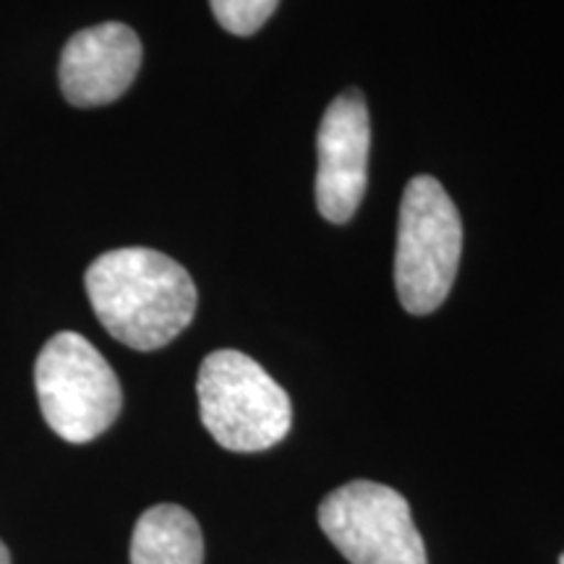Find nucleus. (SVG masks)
Returning <instances> with one entry per match:
<instances>
[{
    "instance_id": "nucleus-10",
    "label": "nucleus",
    "mask_w": 564,
    "mask_h": 564,
    "mask_svg": "<svg viewBox=\"0 0 564 564\" xmlns=\"http://www.w3.org/2000/svg\"><path fill=\"white\" fill-rule=\"evenodd\" d=\"M0 564H11V554H9V549H6L3 541H0Z\"/></svg>"
},
{
    "instance_id": "nucleus-11",
    "label": "nucleus",
    "mask_w": 564,
    "mask_h": 564,
    "mask_svg": "<svg viewBox=\"0 0 564 564\" xmlns=\"http://www.w3.org/2000/svg\"><path fill=\"white\" fill-rule=\"evenodd\" d=\"M560 564H564V554H562V556H560Z\"/></svg>"
},
{
    "instance_id": "nucleus-6",
    "label": "nucleus",
    "mask_w": 564,
    "mask_h": 564,
    "mask_svg": "<svg viewBox=\"0 0 564 564\" xmlns=\"http://www.w3.org/2000/svg\"><path fill=\"white\" fill-rule=\"evenodd\" d=\"M371 123L361 91H345L329 102L316 133V209L343 225L361 207L369 171Z\"/></svg>"
},
{
    "instance_id": "nucleus-9",
    "label": "nucleus",
    "mask_w": 564,
    "mask_h": 564,
    "mask_svg": "<svg viewBox=\"0 0 564 564\" xmlns=\"http://www.w3.org/2000/svg\"><path fill=\"white\" fill-rule=\"evenodd\" d=\"M280 0H209L212 13L225 32L249 37L267 24Z\"/></svg>"
},
{
    "instance_id": "nucleus-3",
    "label": "nucleus",
    "mask_w": 564,
    "mask_h": 564,
    "mask_svg": "<svg viewBox=\"0 0 564 564\" xmlns=\"http://www.w3.org/2000/svg\"><path fill=\"white\" fill-rule=\"evenodd\" d=\"M463 223L432 175H415L400 202L394 288L405 312L432 314L447 301L460 267Z\"/></svg>"
},
{
    "instance_id": "nucleus-1",
    "label": "nucleus",
    "mask_w": 564,
    "mask_h": 564,
    "mask_svg": "<svg viewBox=\"0 0 564 564\" xmlns=\"http://www.w3.org/2000/svg\"><path fill=\"white\" fill-rule=\"evenodd\" d=\"M84 288L102 327L133 350L165 348L196 314L192 274L175 259L141 246L97 257Z\"/></svg>"
},
{
    "instance_id": "nucleus-7",
    "label": "nucleus",
    "mask_w": 564,
    "mask_h": 564,
    "mask_svg": "<svg viewBox=\"0 0 564 564\" xmlns=\"http://www.w3.org/2000/svg\"><path fill=\"white\" fill-rule=\"evenodd\" d=\"M141 68V40L131 26L108 21L76 32L61 53L58 82L76 108L116 102Z\"/></svg>"
},
{
    "instance_id": "nucleus-4",
    "label": "nucleus",
    "mask_w": 564,
    "mask_h": 564,
    "mask_svg": "<svg viewBox=\"0 0 564 564\" xmlns=\"http://www.w3.org/2000/svg\"><path fill=\"white\" fill-rule=\"evenodd\" d=\"M42 419L61 440L84 444L116 423L123 392L102 352L79 333H58L34 364Z\"/></svg>"
},
{
    "instance_id": "nucleus-5",
    "label": "nucleus",
    "mask_w": 564,
    "mask_h": 564,
    "mask_svg": "<svg viewBox=\"0 0 564 564\" xmlns=\"http://www.w3.org/2000/svg\"><path fill=\"white\" fill-rule=\"evenodd\" d=\"M316 518L350 564H429L408 499L390 486L345 484L324 497Z\"/></svg>"
},
{
    "instance_id": "nucleus-2",
    "label": "nucleus",
    "mask_w": 564,
    "mask_h": 564,
    "mask_svg": "<svg viewBox=\"0 0 564 564\" xmlns=\"http://www.w3.org/2000/svg\"><path fill=\"white\" fill-rule=\"evenodd\" d=\"M202 423L230 453H262L291 432V398L241 350H215L204 358L199 379Z\"/></svg>"
},
{
    "instance_id": "nucleus-8",
    "label": "nucleus",
    "mask_w": 564,
    "mask_h": 564,
    "mask_svg": "<svg viewBox=\"0 0 564 564\" xmlns=\"http://www.w3.org/2000/svg\"><path fill=\"white\" fill-rule=\"evenodd\" d=\"M204 535L196 518L178 505H154L137 520L131 564H202Z\"/></svg>"
}]
</instances>
